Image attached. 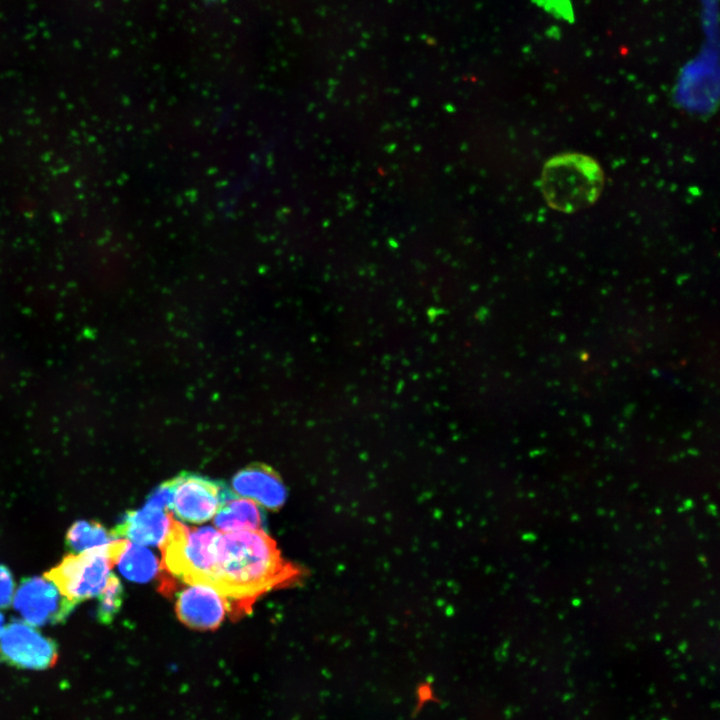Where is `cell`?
I'll return each instance as SVG.
<instances>
[{"label":"cell","instance_id":"ba28073f","mask_svg":"<svg viewBox=\"0 0 720 720\" xmlns=\"http://www.w3.org/2000/svg\"><path fill=\"white\" fill-rule=\"evenodd\" d=\"M178 619L196 630H214L229 610L227 599L214 588L204 584H189L176 598Z\"/></svg>","mask_w":720,"mask_h":720},{"label":"cell","instance_id":"4fadbf2b","mask_svg":"<svg viewBox=\"0 0 720 720\" xmlns=\"http://www.w3.org/2000/svg\"><path fill=\"white\" fill-rule=\"evenodd\" d=\"M115 539L111 531H108L99 522L78 520L68 529L65 544L71 552L76 554L106 546Z\"/></svg>","mask_w":720,"mask_h":720},{"label":"cell","instance_id":"8992f818","mask_svg":"<svg viewBox=\"0 0 720 720\" xmlns=\"http://www.w3.org/2000/svg\"><path fill=\"white\" fill-rule=\"evenodd\" d=\"M15 610L26 623L44 626L63 622L76 607L45 577H28L21 580L13 597Z\"/></svg>","mask_w":720,"mask_h":720},{"label":"cell","instance_id":"2e32d148","mask_svg":"<svg viewBox=\"0 0 720 720\" xmlns=\"http://www.w3.org/2000/svg\"><path fill=\"white\" fill-rule=\"evenodd\" d=\"M3 630H4V617H3V615L0 613V637H1V635H2Z\"/></svg>","mask_w":720,"mask_h":720},{"label":"cell","instance_id":"30bf717a","mask_svg":"<svg viewBox=\"0 0 720 720\" xmlns=\"http://www.w3.org/2000/svg\"><path fill=\"white\" fill-rule=\"evenodd\" d=\"M172 514L145 503L140 509L128 511L111 530L114 538H126L140 545H161L165 540Z\"/></svg>","mask_w":720,"mask_h":720},{"label":"cell","instance_id":"5bb4252c","mask_svg":"<svg viewBox=\"0 0 720 720\" xmlns=\"http://www.w3.org/2000/svg\"><path fill=\"white\" fill-rule=\"evenodd\" d=\"M124 600V588L117 576L110 573L98 595L96 617L102 624H110L120 611Z\"/></svg>","mask_w":720,"mask_h":720},{"label":"cell","instance_id":"5b68a950","mask_svg":"<svg viewBox=\"0 0 720 720\" xmlns=\"http://www.w3.org/2000/svg\"><path fill=\"white\" fill-rule=\"evenodd\" d=\"M171 482L170 512L183 522H206L224 502L236 496L224 482L192 472H182L171 478Z\"/></svg>","mask_w":720,"mask_h":720},{"label":"cell","instance_id":"8fae6325","mask_svg":"<svg viewBox=\"0 0 720 720\" xmlns=\"http://www.w3.org/2000/svg\"><path fill=\"white\" fill-rule=\"evenodd\" d=\"M214 525L220 532H266V517L255 501L235 496L218 509L214 516Z\"/></svg>","mask_w":720,"mask_h":720},{"label":"cell","instance_id":"9c48e42d","mask_svg":"<svg viewBox=\"0 0 720 720\" xmlns=\"http://www.w3.org/2000/svg\"><path fill=\"white\" fill-rule=\"evenodd\" d=\"M232 487L234 493L273 511L279 510L287 498L279 474L265 464H252L238 471L232 478Z\"/></svg>","mask_w":720,"mask_h":720},{"label":"cell","instance_id":"7c38bea8","mask_svg":"<svg viewBox=\"0 0 720 720\" xmlns=\"http://www.w3.org/2000/svg\"><path fill=\"white\" fill-rule=\"evenodd\" d=\"M116 564L125 578L138 583L150 581L159 569L158 561L149 549L129 541Z\"/></svg>","mask_w":720,"mask_h":720},{"label":"cell","instance_id":"3957f363","mask_svg":"<svg viewBox=\"0 0 720 720\" xmlns=\"http://www.w3.org/2000/svg\"><path fill=\"white\" fill-rule=\"evenodd\" d=\"M219 533L212 527L188 528L172 517L168 534L160 545L163 566L187 584L206 585Z\"/></svg>","mask_w":720,"mask_h":720},{"label":"cell","instance_id":"277c9868","mask_svg":"<svg viewBox=\"0 0 720 720\" xmlns=\"http://www.w3.org/2000/svg\"><path fill=\"white\" fill-rule=\"evenodd\" d=\"M112 545L110 542L106 546L69 554L46 572L44 577L76 604L98 596L106 584L111 568L116 564Z\"/></svg>","mask_w":720,"mask_h":720},{"label":"cell","instance_id":"52a82bcc","mask_svg":"<svg viewBox=\"0 0 720 720\" xmlns=\"http://www.w3.org/2000/svg\"><path fill=\"white\" fill-rule=\"evenodd\" d=\"M0 655L12 665L33 670L47 669L58 658L53 640L19 620L4 627L0 637Z\"/></svg>","mask_w":720,"mask_h":720},{"label":"cell","instance_id":"9a60e30c","mask_svg":"<svg viewBox=\"0 0 720 720\" xmlns=\"http://www.w3.org/2000/svg\"><path fill=\"white\" fill-rule=\"evenodd\" d=\"M15 582L11 571L0 564V608L10 607L14 597Z\"/></svg>","mask_w":720,"mask_h":720},{"label":"cell","instance_id":"7a4b0ae2","mask_svg":"<svg viewBox=\"0 0 720 720\" xmlns=\"http://www.w3.org/2000/svg\"><path fill=\"white\" fill-rule=\"evenodd\" d=\"M604 187L599 163L582 153H562L543 166L540 189L554 210L575 213L594 204Z\"/></svg>","mask_w":720,"mask_h":720},{"label":"cell","instance_id":"6da1fadb","mask_svg":"<svg viewBox=\"0 0 720 720\" xmlns=\"http://www.w3.org/2000/svg\"><path fill=\"white\" fill-rule=\"evenodd\" d=\"M301 575L286 561L265 531L220 532L207 582L239 614L265 592L288 585Z\"/></svg>","mask_w":720,"mask_h":720}]
</instances>
